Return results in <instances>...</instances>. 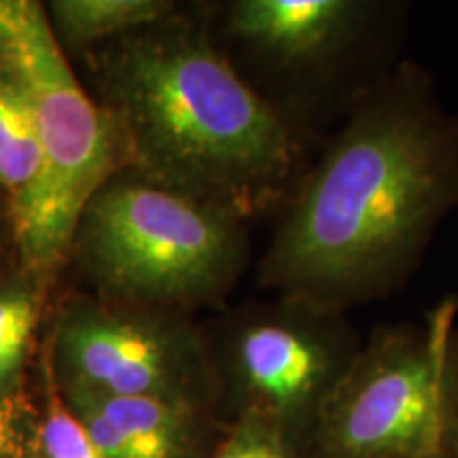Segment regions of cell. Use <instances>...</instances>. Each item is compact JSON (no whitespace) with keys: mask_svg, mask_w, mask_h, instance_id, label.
Here are the masks:
<instances>
[{"mask_svg":"<svg viewBox=\"0 0 458 458\" xmlns=\"http://www.w3.org/2000/svg\"><path fill=\"white\" fill-rule=\"evenodd\" d=\"M458 202V123L403 68L368 94L297 185L261 283L340 310L408 276Z\"/></svg>","mask_w":458,"mask_h":458,"instance_id":"obj_1","label":"cell"},{"mask_svg":"<svg viewBox=\"0 0 458 458\" xmlns=\"http://www.w3.org/2000/svg\"><path fill=\"white\" fill-rule=\"evenodd\" d=\"M88 57L125 170L238 221L284 196L300 164L293 130L202 26L172 13Z\"/></svg>","mask_w":458,"mask_h":458,"instance_id":"obj_2","label":"cell"},{"mask_svg":"<svg viewBox=\"0 0 458 458\" xmlns=\"http://www.w3.org/2000/svg\"><path fill=\"white\" fill-rule=\"evenodd\" d=\"M71 250L108 301L176 310L225 295L246 242L242 221L122 168L83 206Z\"/></svg>","mask_w":458,"mask_h":458,"instance_id":"obj_3","label":"cell"},{"mask_svg":"<svg viewBox=\"0 0 458 458\" xmlns=\"http://www.w3.org/2000/svg\"><path fill=\"white\" fill-rule=\"evenodd\" d=\"M452 312L427 327H382L337 380L318 411L331 458H428L442 454L448 416Z\"/></svg>","mask_w":458,"mask_h":458,"instance_id":"obj_4","label":"cell"},{"mask_svg":"<svg viewBox=\"0 0 458 458\" xmlns=\"http://www.w3.org/2000/svg\"><path fill=\"white\" fill-rule=\"evenodd\" d=\"M0 62L26 89L49 159L57 233L71 250L83 206L122 170L117 134L66 60L41 3L0 0Z\"/></svg>","mask_w":458,"mask_h":458,"instance_id":"obj_5","label":"cell"},{"mask_svg":"<svg viewBox=\"0 0 458 458\" xmlns=\"http://www.w3.org/2000/svg\"><path fill=\"white\" fill-rule=\"evenodd\" d=\"M49 369L62 388L193 405L204 346L170 310L74 300L55 320Z\"/></svg>","mask_w":458,"mask_h":458,"instance_id":"obj_6","label":"cell"},{"mask_svg":"<svg viewBox=\"0 0 458 458\" xmlns=\"http://www.w3.org/2000/svg\"><path fill=\"white\" fill-rule=\"evenodd\" d=\"M344 312L284 297L278 306L240 320L229 354L249 411L284 425L317 414L359 346Z\"/></svg>","mask_w":458,"mask_h":458,"instance_id":"obj_7","label":"cell"},{"mask_svg":"<svg viewBox=\"0 0 458 458\" xmlns=\"http://www.w3.org/2000/svg\"><path fill=\"white\" fill-rule=\"evenodd\" d=\"M0 198L21 267L47 280L68 250L57 233L54 181L30 102L4 62H0Z\"/></svg>","mask_w":458,"mask_h":458,"instance_id":"obj_8","label":"cell"},{"mask_svg":"<svg viewBox=\"0 0 458 458\" xmlns=\"http://www.w3.org/2000/svg\"><path fill=\"white\" fill-rule=\"evenodd\" d=\"M369 4L357 0H240L229 30L283 66H323L363 28Z\"/></svg>","mask_w":458,"mask_h":458,"instance_id":"obj_9","label":"cell"},{"mask_svg":"<svg viewBox=\"0 0 458 458\" xmlns=\"http://www.w3.org/2000/svg\"><path fill=\"white\" fill-rule=\"evenodd\" d=\"M60 393L105 458H196L193 405L88 388H62Z\"/></svg>","mask_w":458,"mask_h":458,"instance_id":"obj_10","label":"cell"},{"mask_svg":"<svg viewBox=\"0 0 458 458\" xmlns=\"http://www.w3.org/2000/svg\"><path fill=\"white\" fill-rule=\"evenodd\" d=\"M45 11L62 49L88 51L174 13L164 0H54Z\"/></svg>","mask_w":458,"mask_h":458,"instance_id":"obj_11","label":"cell"},{"mask_svg":"<svg viewBox=\"0 0 458 458\" xmlns=\"http://www.w3.org/2000/svg\"><path fill=\"white\" fill-rule=\"evenodd\" d=\"M41 286L24 267L0 283V394L17 388L41 317Z\"/></svg>","mask_w":458,"mask_h":458,"instance_id":"obj_12","label":"cell"},{"mask_svg":"<svg viewBox=\"0 0 458 458\" xmlns=\"http://www.w3.org/2000/svg\"><path fill=\"white\" fill-rule=\"evenodd\" d=\"M47 411L38 422V456L41 458H105L88 428L74 416L62 397L51 369H47Z\"/></svg>","mask_w":458,"mask_h":458,"instance_id":"obj_13","label":"cell"},{"mask_svg":"<svg viewBox=\"0 0 458 458\" xmlns=\"http://www.w3.org/2000/svg\"><path fill=\"white\" fill-rule=\"evenodd\" d=\"M213 458H293L286 444L284 428L270 418L246 411L216 448Z\"/></svg>","mask_w":458,"mask_h":458,"instance_id":"obj_14","label":"cell"},{"mask_svg":"<svg viewBox=\"0 0 458 458\" xmlns=\"http://www.w3.org/2000/svg\"><path fill=\"white\" fill-rule=\"evenodd\" d=\"M38 454V425L34 410L20 388L0 394V458H34Z\"/></svg>","mask_w":458,"mask_h":458,"instance_id":"obj_15","label":"cell"},{"mask_svg":"<svg viewBox=\"0 0 458 458\" xmlns=\"http://www.w3.org/2000/svg\"><path fill=\"white\" fill-rule=\"evenodd\" d=\"M7 238L13 240V229H11L7 208H4L3 198H0V259H3L4 246H7Z\"/></svg>","mask_w":458,"mask_h":458,"instance_id":"obj_16","label":"cell"},{"mask_svg":"<svg viewBox=\"0 0 458 458\" xmlns=\"http://www.w3.org/2000/svg\"><path fill=\"white\" fill-rule=\"evenodd\" d=\"M428 458H442V454H437V456H428Z\"/></svg>","mask_w":458,"mask_h":458,"instance_id":"obj_17","label":"cell"}]
</instances>
